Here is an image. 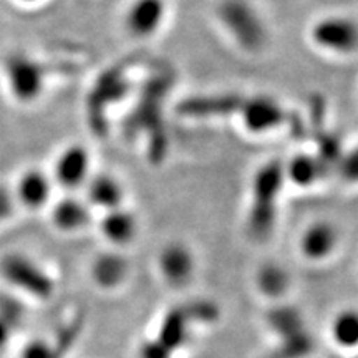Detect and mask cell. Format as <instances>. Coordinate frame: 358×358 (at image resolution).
Instances as JSON below:
<instances>
[{
	"instance_id": "d4e9b609",
	"label": "cell",
	"mask_w": 358,
	"mask_h": 358,
	"mask_svg": "<svg viewBox=\"0 0 358 358\" xmlns=\"http://www.w3.org/2000/svg\"><path fill=\"white\" fill-rule=\"evenodd\" d=\"M22 358H58L55 350L50 343L43 342V340H35L30 342L29 345L22 352Z\"/></svg>"
},
{
	"instance_id": "7a4b0ae2",
	"label": "cell",
	"mask_w": 358,
	"mask_h": 358,
	"mask_svg": "<svg viewBox=\"0 0 358 358\" xmlns=\"http://www.w3.org/2000/svg\"><path fill=\"white\" fill-rule=\"evenodd\" d=\"M217 19L243 50L259 52L266 45V24L248 0H224L217 8Z\"/></svg>"
},
{
	"instance_id": "3957f363",
	"label": "cell",
	"mask_w": 358,
	"mask_h": 358,
	"mask_svg": "<svg viewBox=\"0 0 358 358\" xmlns=\"http://www.w3.org/2000/svg\"><path fill=\"white\" fill-rule=\"evenodd\" d=\"M310 42L330 55L350 57L358 52V22L342 13H330L313 22Z\"/></svg>"
},
{
	"instance_id": "9c48e42d",
	"label": "cell",
	"mask_w": 358,
	"mask_h": 358,
	"mask_svg": "<svg viewBox=\"0 0 358 358\" xmlns=\"http://www.w3.org/2000/svg\"><path fill=\"white\" fill-rule=\"evenodd\" d=\"M92 176V159L88 150L82 145L66 146L57 158L55 179L65 189L83 187Z\"/></svg>"
},
{
	"instance_id": "d6986e66",
	"label": "cell",
	"mask_w": 358,
	"mask_h": 358,
	"mask_svg": "<svg viewBox=\"0 0 358 358\" xmlns=\"http://www.w3.org/2000/svg\"><path fill=\"white\" fill-rule=\"evenodd\" d=\"M187 320H189V315H187L186 308L171 310L166 319H164L163 325H161V335L158 342L166 348L168 352L181 347V343L185 342Z\"/></svg>"
},
{
	"instance_id": "ffe728a7",
	"label": "cell",
	"mask_w": 358,
	"mask_h": 358,
	"mask_svg": "<svg viewBox=\"0 0 358 358\" xmlns=\"http://www.w3.org/2000/svg\"><path fill=\"white\" fill-rule=\"evenodd\" d=\"M290 284L289 274L280 264L267 262L257 272V287L267 297H280Z\"/></svg>"
},
{
	"instance_id": "52a82bcc",
	"label": "cell",
	"mask_w": 358,
	"mask_h": 358,
	"mask_svg": "<svg viewBox=\"0 0 358 358\" xmlns=\"http://www.w3.org/2000/svg\"><path fill=\"white\" fill-rule=\"evenodd\" d=\"M166 15V0H131L124 12V29L133 38H151L163 29Z\"/></svg>"
},
{
	"instance_id": "44dd1931",
	"label": "cell",
	"mask_w": 358,
	"mask_h": 358,
	"mask_svg": "<svg viewBox=\"0 0 358 358\" xmlns=\"http://www.w3.org/2000/svg\"><path fill=\"white\" fill-rule=\"evenodd\" d=\"M268 322H271V325L274 327L277 332L284 334V337H289V335L303 330L301 315H299V312L294 310V308H275V310L268 315Z\"/></svg>"
},
{
	"instance_id": "277c9868",
	"label": "cell",
	"mask_w": 358,
	"mask_h": 358,
	"mask_svg": "<svg viewBox=\"0 0 358 358\" xmlns=\"http://www.w3.org/2000/svg\"><path fill=\"white\" fill-rule=\"evenodd\" d=\"M8 90L20 103H32L42 96L47 83V66L29 53L13 52L3 64Z\"/></svg>"
},
{
	"instance_id": "cb8c5ba5",
	"label": "cell",
	"mask_w": 358,
	"mask_h": 358,
	"mask_svg": "<svg viewBox=\"0 0 358 358\" xmlns=\"http://www.w3.org/2000/svg\"><path fill=\"white\" fill-rule=\"evenodd\" d=\"M22 310L20 303L17 301H12L8 297H0V317L7 322L10 327H17L22 322Z\"/></svg>"
},
{
	"instance_id": "ac0fdd59",
	"label": "cell",
	"mask_w": 358,
	"mask_h": 358,
	"mask_svg": "<svg viewBox=\"0 0 358 358\" xmlns=\"http://www.w3.org/2000/svg\"><path fill=\"white\" fill-rule=\"evenodd\" d=\"M332 337L345 350L358 348V308H343L332 322Z\"/></svg>"
},
{
	"instance_id": "6da1fadb",
	"label": "cell",
	"mask_w": 358,
	"mask_h": 358,
	"mask_svg": "<svg viewBox=\"0 0 358 358\" xmlns=\"http://www.w3.org/2000/svg\"><path fill=\"white\" fill-rule=\"evenodd\" d=\"M284 163L271 159L257 169L250 186L248 232L252 239L267 241L277 221V203L285 185Z\"/></svg>"
},
{
	"instance_id": "4316f807",
	"label": "cell",
	"mask_w": 358,
	"mask_h": 358,
	"mask_svg": "<svg viewBox=\"0 0 358 358\" xmlns=\"http://www.w3.org/2000/svg\"><path fill=\"white\" fill-rule=\"evenodd\" d=\"M169 352L164 348L161 343L156 342H148L141 348V358H168Z\"/></svg>"
},
{
	"instance_id": "ba28073f",
	"label": "cell",
	"mask_w": 358,
	"mask_h": 358,
	"mask_svg": "<svg viewBox=\"0 0 358 358\" xmlns=\"http://www.w3.org/2000/svg\"><path fill=\"white\" fill-rule=\"evenodd\" d=\"M340 244L337 224L329 219H317L302 231L299 239L301 254L312 262H322L332 257Z\"/></svg>"
},
{
	"instance_id": "9a60e30c",
	"label": "cell",
	"mask_w": 358,
	"mask_h": 358,
	"mask_svg": "<svg viewBox=\"0 0 358 358\" xmlns=\"http://www.w3.org/2000/svg\"><path fill=\"white\" fill-rule=\"evenodd\" d=\"M92 221L90 206L82 199L64 198L53 206L52 222L64 232H77L87 227Z\"/></svg>"
},
{
	"instance_id": "5bb4252c",
	"label": "cell",
	"mask_w": 358,
	"mask_h": 358,
	"mask_svg": "<svg viewBox=\"0 0 358 358\" xmlns=\"http://www.w3.org/2000/svg\"><path fill=\"white\" fill-rule=\"evenodd\" d=\"M100 231L105 239L113 245H127L133 243L138 234V219L134 213L128 209L118 208L106 211L100 221Z\"/></svg>"
},
{
	"instance_id": "7c38bea8",
	"label": "cell",
	"mask_w": 358,
	"mask_h": 358,
	"mask_svg": "<svg viewBox=\"0 0 358 358\" xmlns=\"http://www.w3.org/2000/svg\"><path fill=\"white\" fill-rule=\"evenodd\" d=\"M87 204L100 208L103 211H113L123 208L124 189L122 182L106 173L92 174L87 181Z\"/></svg>"
},
{
	"instance_id": "8fae6325",
	"label": "cell",
	"mask_w": 358,
	"mask_h": 358,
	"mask_svg": "<svg viewBox=\"0 0 358 358\" xmlns=\"http://www.w3.org/2000/svg\"><path fill=\"white\" fill-rule=\"evenodd\" d=\"M244 96L236 93H222V95H204L187 98L179 105V111L192 118H216V116H229L239 111Z\"/></svg>"
},
{
	"instance_id": "7402d4cb",
	"label": "cell",
	"mask_w": 358,
	"mask_h": 358,
	"mask_svg": "<svg viewBox=\"0 0 358 358\" xmlns=\"http://www.w3.org/2000/svg\"><path fill=\"white\" fill-rule=\"evenodd\" d=\"M312 350V340L307 332H295L289 337H284V343L279 352V358H301Z\"/></svg>"
},
{
	"instance_id": "484cf974",
	"label": "cell",
	"mask_w": 358,
	"mask_h": 358,
	"mask_svg": "<svg viewBox=\"0 0 358 358\" xmlns=\"http://www.w3.org/2000/svg\"><path fill=\"white\" fill-rule=\"evenodd\" d=\"M13 203H15V198L7 187L0 186V222H3L13 214Z\"/></svg>"
},
{
	"instance_id": "8992f818",
	"label": "cell",
	"mask_w": 358,
	"mask_h": 358,
	"mask_svg": "<svg viewBox=\"0 0 358 358\" xmlns=\"http://www.w3.org/2000/svg\"><path fill=\"white\" fill-rule=\"evenodd\" d=\"M237 115L241 116L244 128L252 134L271 133L290 122L287 110L275 98L267 95L243 98Z\"/></svg>"
},
{
	"instance_id": "603a6c76",
	"label": "cell",
	"mask_w": 358,
	"mask_h": 358,
	"mask_svg": "<svg viewBox=\"0 0 358 358\" xmlns=\"http://www.w3.org/2000/svg\"><path fill=\"white\" fill-rule=\"evenodd\" d=\"M337 171L343 181L358 185V146L350 151H343L337 163Z\"/></svg>"
},
{
	"instance_id": "4fadbf2b",
	"label": "cell",
	"mask_w": 358,
	"mask_h": 358,
	"mask_svg": "<svg viewBox=\"0 0 358 358\" xmlns=\"http://www.w3.org/2000/svg\"><path fill=\"white\" fill-rule=\"evenodd\" d=\"M52 181L42 169H29L22 174L13 198L29 209H40L50 201Z\"/></svg>"
},
{
	"instance_id": "5b68a950",
	"label": "cell",
	"mask_w": 358,
	"mask_h": 358,
	"mask_svg": "<svg viewBox=\"0 0 358 358\" xmlns=\"http://www.w3.org/2000/svg\"><path fill=\"white\" fill-rule=\"evenodd\" d=\"M0 271L7 282L37 299H48L55 292L52 277L37 262L22 254H10L3 257Z\"/></svg>"
},
{
	"instance_id": "30bf717a",
	"label": "cell",
	"mask_w": 358,
	"mask_h": 358,
	"mask_svg": "<svg viewBox=\"0 0 358 358\" xmlns=\"http://www.w3.org/2000/svg\"><path fill=\"white\" fill-rule=\"evenodd\" d=\"M159 271L173 287H182L194 274V256L182 243H169L159 252Z\"/></svg>"
},
{
	"instance_id": "2e32d148",
	"label": "cell",
	"mask_w": 358,
	"mask_h": 358,
	"mask_svg": "<svg viewBox=\"0 0 358 358\" xmlns=\"http://www.w3.org/2000/svg\"><path fill=\"white\" fill-rule=\"evenodd\" d=\"M284 171L285 181H290L297 187H310L319 182L329 169L317 155L301 153L295 155L287 164H284Z\"/></svg>"
},
{
	"instance_id": "f546056e",
	"label": "cell",
	"mask_w": 358,
	"mask_h": 358,
	"mask_svg": "<svg viewBox=\"0 0 358 358\" xmlns=\"http://www.w3.org/2000/svg\"><path fill=\"white\" fill-rule=\"evenodd\" d=\"M357 358H358V357H357Z\"/></svg>"
},
{
	"instance_id": "f1b7e54d",
	"label": "cell",
	"mask_w": 358,
	"mask_h": 358,
	"mask_svg": "<svg viewBox=\"0 0 358 358\" xmlns=\"http://www.w3.org/2000/svg\"><path fill=\"white\" fill-rule=\"evenodd\" d=\"M20 2H24V3H35V2H38V0H20Z\"/></svg>"
},
{
	"instance_id": "83f0119b",
	"label": "cell",
	"mask_w": 358,
	"mask_h": 358,
	"mask_svg": "<svg viewBox=\"0 0 358 358\" xmlns=\"http://www.w3.org/2000/svg\"><path fill=\"white\" fill-rule=\"evenodd\" d=\"M10 330H12V327L8 325L7 322L2 319V317H0V348L7 343L8 337H10Z\"/></svg>"
},
{
	"instance_id": "e0dca14e",
	"label": "cell",
	"mask_w": 358,
	"mask_h": 358,
	"mask_svg": "<svg viewBox=\"0 0 358 358\" xmlns=\"http://www.w3.org/2000/svg\"><path fill=\"white\" fill-rule=\"evenodd\" d=\"M128 262L120 252H103L93 261L92 275L100 287H118L127 279Z\"/></svg>"
}]
</instances>
